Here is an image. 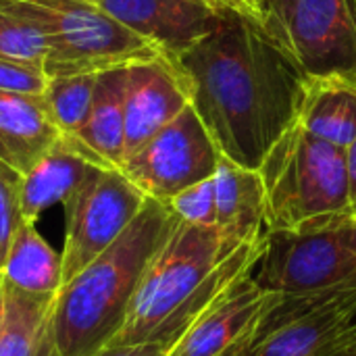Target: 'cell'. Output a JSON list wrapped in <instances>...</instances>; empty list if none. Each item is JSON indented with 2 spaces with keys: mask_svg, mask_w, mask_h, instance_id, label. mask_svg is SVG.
Segmentation results:
<instances>
[{
  "mask_svg": "<svg viewBox=\"0 0 356 356\" xmlns=\"http://www.w3.org/2000/svg\"><path fill=\"white\" fill-rule=\"evenodd\" d=\"M38 356H56V350H54V346H52V336H50V332H48V336H46V340H44V344H42V350H40V355Z\"/></svg>",
  "mask_w": 356,
  "mask_h": 356,
  "instance_id": "30",
  "label": "cell"
},
{
  "mask_svg": "<svg viewBox=\"0 0 356 356\" xmlns=\"http://www.w3.org/2000/svg\"><path fill=\"white\" fill-rule=\"evenodd\" d=\"M100 8L171 60L202 42L225 10L215 0H104Z\"/></svg>",
  "mask_w": 356,
  "mask_h": 356,
  "instance_id": "12",
  "label": "cell"
},
{
  "mask_svg": "<svg viewBox=\"0 0 356 356\" xmlns=\"http://www.w3.org/2000/svg\"><path fill=\"white\" fill-rule=\"evenodd\" d=\"M0 275L4 284L21 292L56 296L63 288V259L38 232L35 223L23 221L15 232Z\"/></svg>",
  "mask_w": 356,
  "mask_h": 356,
  "instance_id": "19",
  "label": "cell"
},
{
  "mask_svg": "<svg viewBox=\"0 0 356 356\" xmlns=\"http://www.w3.org/2000/svg\"><path fill=\"white\" fill-rule=\"evenodd\" d=\"M346 175H348V196H350L348 211H353L356 209V140L346 148Z\"/></svg>",
  "mask_w": 356,
  "mask_h": 356,
  "instance_id": "27",
  "label": "cell"
},
{
  "mask_svg": "<svg viewBox=\"0 0 356 356\" xmlns=\"http://www.w3.org/2000/svg\"><path fill=\"white\" fill-rule=\"evenodd\" d=\"M44 98L0 90V163L27 173L58 140Z\"/></svg>",
  "mask_w": 356,
  "mask_h": 356,
  "instance_id": "17",
  "label": "cell"
},
{
  "mask_svg": "<svg viewBox=\"0 0 356 356\" xmlns=\"http://www.w3.org/2000/svg\"><path fill=\"white\" fill-rule=\"evenodd\" d=\"M146 200L121 169L100 167L65 204L63 284L102 254L129 227Z\"/></svg>",
  "mask_w": 356,
  "mask_h": 356,
  "instance_id": "9",
  "label": "cell"
},
{
  "mask_svg": "<svg viewBox=\"0 0 356 356\" xmlns=\"http://www.w3.org/2000/svg\"><path fill=\"white\" fill-rule=\"evenodd\" d=\"M244 2H246V4H248V6L259 15V17H261V0H244ZM261 21H263V17H261Z\"/></svg>",
  "mask_w": 356,
  "mask_h": 356,
  "instance_id": "31",
  "label": "cell"
},
{
  "mask_svg": "<svg viewBox=\"0 0 356 356\" xmlns=\"http://www.w3.org/2000/svg\"><path fill=\"white\" fill-rule=\"evenodd\" d=\"M221 152L190 104L169 125L125 156L119 167L146 196L159 202L171 200L181 190L213 177Z\"/></svg>",
  "mask_w": 356,
  "mask_h": 356,
  "instance_id": "8",
  "label": "cell"
},
{
  "mask_svg": "<svg viewBox=\"0 0 356 356\" xmlns=\"http://www.w3.org/2000/svg\"><path fill=\"white\" fill-rule=\"evenodd\" d=\"M355 4H356V0H355Z\"/></svg>",
  "mask_w": 356,
  "mask_h": 356,
  "instance_id": "36",
  "label": "cell"
},
{
  "mask_svg": "<svg viewBox=\"0 0 356 356\" xmlns=\"http://www.w3.org/2000/svg\"><path fill=\"white\" fill-rule=\"evenodd\" d=\"M254 334H257V325L250 330V332H246L234 346H229L225 353L221 356H246L250 353V348H252V342H254Z\"/></svg>",
  "mask_w": 356,
  "mask_h": 356,
  "instance_id": "28",
  "label": "cell"
},
{
  "mask_svg": "<svg viewBox=\"0 0 356 356\" xmlns=\"http://www.w3.org/2000/svg\"><path fill=\"white\" fill-rule=\"evenodd\" d=\"M2 296H4V284H2V275H0V315H2Z\"/></svg>",
  "mask_w": 356,
  "mask_h": 356,
  "instance_id": "33",
  "label": "cell"
},
{
  "mask_svg": "<svg viewBox=\"0 0 356 356\" xmlns=\"http://www.w3.org/2000/svg\"><path fill=\"white\" fill-rule=\"evenodd\" d=\"M353 211H356V209H353Z\"/></svg>",
  "mask_w": 356,
  "mask_h": 356,
  "instance_id": "35",
  "label": "cell"
},
{
  "mask_svg": "<svg viewBox=\"0 0 356 356\" xmlns=\"http://www.w3.org/2000/svg\"><path fill=\"white\" fill-rule=\"evenodd\" d=\"M250 271L223 288L179 334L165 356H221L259 325L284 296L263 290Z\"/></svg>",
  "mask_w": 356,
  "mask_h": 356,
  "instance_id": "11",
  "label": "cell"
},
{
  "mask_svg": "<svg viewBox=\"0 0 356 356\" xmlns=\"http://www.w3.org/2000/svg\"><path fill=\"white\" fill-rule=\"evenodd\" d=\"M127 67L98 71L96 90L83 125L69 138L96 165L119 169L125 159V88Z\"/></svg>",
  "mask_w": 356,
  "mask_h": 356,
  "instance_id": "16",
  "label": "cell"
},
{
  "mask_svg": "<svg viewBox=\"0 0 356 356\" xmlns=\"http://www.w3.org/2000/svg\"><path fill=\"white\" fill-rule=\"evenodd\" d=\"M48 52V38L40 27L0 8V58L44 69Z\"/></svg>",
  "mask_w": 356,
  "mask_h": 356,
  "instance_id": "22",
  "label": "cell"
},
{
  "mask_svg": "<svg viewBox=\"0 0 356 356\" xmlns=\"http://www.w3.org/2000/svg\"><path fill=\"white\" fill-rule=\"evenodd\" d=\"M217 4H221V6H225V8H236V10H242V13H246V15H252V17H257V19H261L244 0H215ZM263 23V21H261Z\"/></svg>",
  "mask_w": 356,
  "mask_h": 356,
  "instance_id": "29",
  "label": "cell"
},
{
  "mask_svg": "<svg viewBox=\"0 0 356 356\" xmlns=\"http://www.w3.org/2000/svg\"><path fill=\"white\" fill-rule=\"evenodd\" d=\"M96 79L98 71L48 77L42 98L48 119L60 136H71L83 125L92 106Z\"/></svg>",
  "mask_w": 356,
  "mask_h": 356,
  "instance_id": "21",
  "label": "cell"
},
{
  "mask_svg": "<svg viewBox=\"0 0 356 356\" xmlns=\"http://www.w3.org/2000/svg\"><path fill=\"white\" fill-rule=\"evenodd\" d=\"M98 169L100 165L90 161L69 136H58L48 152L19 179L23 221L35 223L48 209L65 207Z\"/></svg>",
  "mask_w": 356,
  "mask_h": 356,
  "instance_id": "15",
  "label": "cell"
},
{
  "mask_svg": "<svg viewBox=\"0 0 356 356\" xmlns=\"http://www.w3.org/2000/svg\"><path fill=\"white\" fill-rule=\"evenodd\" d=\"M215 196L223 259L267 236V196L259 169L242 167L221 154L215 173Z\"/></svg>",
  "mask_w": 356,
  "mask_h": 356,
  "instance_id": "14",
  "label": "cell"
},
{
  "mask_svg": "<svg viewBox=\"0 0 356 356\" xmlns=\"http://www.w3.org/2000/svg\"><path fill=\"white\" fill-rule=\"evenodd\" d=\"M167 209L184 223L200 225V227H217V196H215V175L207 177L171 200L163 202Z\"/></svg>",
  "mask_w": 356,
  "mask_h": 356,
  "instance_id": "23",
  "label": "cell"
},
{
  "mask_svg": "<svg viewBox=\"0 0 356 356\" xmlns=\"http://www.w3.org/2000/svg\"><path fill=\"white\" fill-rule=\"evenodd\" d=\"M4 284V282H2ZM56 296H33L4 284L0 315V356H38L50 332Z\"/></svg>",
  "mask_w": 356,
  "mask_h": 356,
  "instance_id": "20",
  "label": "cell"
},
{
  "mask_svg": "<svg viewBox=\"0 0 356 356\" xmlns=\"http://www.w3.org/2000/svg\"><path fill=\"white\" fill-rule=\"evenodd\" d=\"M356 319V271L340 284L282 298L257 325L246 356H313Z\"/></svg>",
  "mask_w": 356,
  "mask_h": 356,
  "instance_id": "10",
  "label": "cell"
},
{
  "mask_svg": "<svg viewBox=\"0 0 356 356\" xmlns=\"http://www.w3.org/2000/svg\"><path fill=\"white\" fill-rule=\"evenodd\" d=\"M48 83V75L42 67L0 58V90L29 96H42Z\"/></svg>",
  "mask_w": 356,
  "mask_h": 356,
  "instance_id": "25",
  "label": "cell"
},
{
  "mask_svg": "<svg viewBox=\"0 0 356 356\" xmlns=\"http://www.w3.org/2000/svg\"><path fill=\"white\" fill-rule=\"evenodd\" d=\"M261 17L305 75L356 71L355 0H261Z\"/></svg>",
  "mask_w": 356,
  "mask_h": 356,
  "instance_id": "7",
  "label": "cell"
},
{
  "mask_svg": "<svg viewBox=\"0 0 356 356\" xmlns=\"http://www.w3.org/2000/svg\"><path fill=\"white\" fill-rule=\"evenodd\" d=\"M175 63L219 152L242 167L259 169L298 121L307 75L252 15L225 8L217 27Z\"/></svg>",
  "mask_w": 356,
  "mask_h": 356,
  "instance_id": "1",
  "label": "cell"
},
{
  "mask_svg": "<svg viewBox=\"0 0 356 356\" xmlns=\"http://www.w3.org/2000/svg\"><path fill=\"white\" fill-rule=\"evenodd\" d=\"M19 179L21 175L0 163V271L6 261V252L15 238V232L23 223L19 207Z\"/></svg>",
  "mask_w": 356,
  "mask_h": 356,
  "instance_id": "24",
  "label": "cell"
},
{
  "mask_svg": "<svg viewBox=\"0 0 356 356\" xmlns=\"http://www.w3.org/2000/svg\"><path fill=\"white\" fill-rule=\"evenodd\" d=\"M259 173L267 196V227L294 229L350 207L346 148L307 131L298 121L271 146Z\"/></svg>",
  "mask_w": 356,
  "mask_h": 356,
  "instance_id": "4",
  "label": "cell"
},
{
  "mask_svg": "<svg viewBox=\"0 0 356 356\" xmlns=\"http://www.w3.org/2000/svg\"><path fill=\"white\" fill-rule=\"evenodd\" d=\"M86 2H90V4H96V6H100V4H102L104 0H86Z\"/></svg>",
  "mask_w": 356,
  "mask_h": 356,
  "instance_id": "34",
  "label": "cell"
},
{
  "mask_svg": "<svg viewBox=\"0 0 356 356\" xmlns=\"http://www.w3.org/2000/svg\"><path fill=\"white\" fill-rule=\"evenodd\" d=\"M175 221L167 204L148 198L129 227L63 284L50 315L56 356H96L111 346L148 261Z\"/></svg>",
  "mask_w": 356,
  "mask_h": 356,
  "instance_id": "3",
  "label": "cell"
},
{
  "mask_svg": "<svg viewBox=\"0 0 356 356\" xmlns=\"http://www.w3.org/2000/svg\"><path fill=\"white\" fill-rule=\"evenodd\" d=\"M346 217L353 225H356V211H346Z\"/></svg>",
  "mask_w": 356,
  "mask_h": 356,
  "instance_id": "32",
  "label": "cell"
},
{
  "mask_svg": "<svg viewBox=\"0 0 356 356\" xmlns=\"http://www.w3.org/2000/svg\"><path fill=\"white\" fill-rule=\"evenodd\" d=\"M298 123L313 136L348 148L356 140V71L307 75Z\"/></svg>",
  "mask_w": 356,
  "mask_h": 356,
  "instance_id": "18",
  "label": "cell"
},
{
  "mask_svg": "<svg viewBox=\"0 0 356 356\" xmlns=\"http://www.w3.org/2000/svg\"><path fill=\"white\" fill-rule=\"evenodd\" d=\"M13 13L44 31L48 38V77L102 71L117 65L152 58L161 50L86 0H0Z\"/></svg>",
  "mask_w": 356,
  "mask_h": 356,
  "instance_id": "5",
  "label": "cell"
},
{
  "mask_svg": "<svg viewBox=\"0 0 356 356\" xmlns=\"http://www.w3.org/2000/svg\"><path fill=\"white\" fill-rule=\"evenodd\" d=\"M261 242L223 259L217 227L177 219L148 261L111 346L144 342L171 346L223 288L257 265Z\"/></svg>",
  "mask_w": 356,
  "mask_h": 356,
  "instance_id": "2",
  "label": "cell"
},
{
  "mask_svg": "<svg viewBox=\"0 0 356 356\" xmlns=\"http://www.w3.org/2000/svg\"><path fill=\"white\" fill-rule=\"evenodd\" d=\"M355 271L356 225L338 213L267 232L250 273L263 290L294 298L327 290Z\"/></svg>",
  "mask_w": 356,
  "mask_h": 356,
  "instance_id": "6",
  "label": "cell"
},
{
  "mask_svg": "<svg viewBox=\"0 0 356 356\" xmlns=\"http://www.w3.org/2000/svg\"><path fill=\"white\" fill-rule=\"evenodd\" d=\"M190 104V83L175 60L156 54L129 63L125 88V156L169 125Z\"/></svg>",
  "mask_w": 356,
  "mask_h": 356,
  "instance_id": "13",
  "label": "cell"
},
{
  "mask_svg": "<svg viewBox=\"0 0 356 356\" xmlns=\"http://www.w3.org/2000/svg\"><path fill=\"white\" fill-rule=\"evenodd\" d=\"M169 346L159 342H144V344H127V346H106L96 356H165Z\"/></svg>",
  "mask_w": 356,
  "mask_h": 356,
  "instance_id": "26",
  "label": "cell"
}]
</instances>
